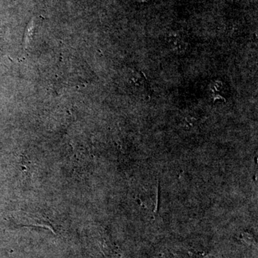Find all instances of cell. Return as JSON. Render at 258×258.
<instances>
[]
</instances>
